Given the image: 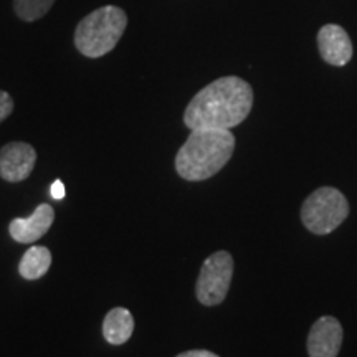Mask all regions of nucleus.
Instances as JSON below:
<instances>
[{"instance_id": "nucleus-2", "label": "nucleus", "mask_w": 357, "mask_h": 357, "mask_svg": "<svg viewBox=\"0 0 357 357\" xmlns=\"http://www.w3.org/2000/svg\"><path fill=\"white\" fill-rule=\"evenodd\" d=\"M234 149L230 129H194L176 155V171L185 181H205L225 167Z\"/></svg>"}, {"instance_id": "nucleus-7", "label": "nucleus", "mask_w": 357, "mask_h": 357, "mask_svg": "<svg viewBox=\"0 0 357 357\" xmlns=\"http://www.w3.org/2000/svg\"><path fill=\"white\" fill-rule=\"evenodd\" d=\"M342 326L333 316H323L312 324L307 336L310 357H337L342 344Z\"/></svg>"}, {"instance_id": "nucleus-13", "label": "nucleus", "mask_w": 357, "mask_h": 357, "mask_svg": "<svg viewBox=\"0 0 357 357\" xmlns=\"http://www.w3.org/2000/svg\"><path fill=\"white\" fill-rule=\"evenodd\" d=\"M13 111V100L7 91L0 89V123L6 121Z\"/></svg>"}, {"instance_id": "nucleus-8", "label": "nucleus", "mask_w": 357, "mask_h": 357, "mask_svg": "<svg viewBox=\"0 0 357 357\" xmlns=\"http://www.w3.org/2000/svg\"><path fill=\"white\" fill-rule=\"evenodd\" d=\"M318 48L326 63L344 66L352 58V42L349 33L342 26L328 24L318 32Z\"/></svg>"}, {"instance_id": "nucleus-4", "label": "nucleus", "mask_w": 357, "mask_h": 357, "mask_svg": "<svg viewBox=\"0 0 357 357\" xmlns=\"http://www.w3.org/2000/svg\"><path fill=\"white\" fill-rule=\"evenodd\" d=\"M349 213V204L334 187H321L305 200L301 220L316 235H328L341 225Z\"/></svg>"}, {"instance_id": "nucleus-11", "label": "nucleus", "mask_w": 357, "mask_h": 357, "mask_svg": "<svg viewBox=\"0 0 357 357\" xmlns=\"http://www.w3.org/2000/svg\"><path fill=\"white\" fill-rule=\"evenodd\" d=\"M52 266V252L47 247H32L22 257L19 263V273L25 280H38L50 270Z\"/></svg>"}, {"instance_id": "nucleus-12", "label": "nucleus", "mask_w": 357, "mask_h": 357, "mask_svg": "<svg viewBox=\"0 0 357 357\" xmlns=\"http://www.w3.org/2000/svg\"><path fill=\"white\" fill-rule=\"evenodd\" d=\"M55 0H13V10L24 22H35L42 19L53 7Z\"/></svg>"}, {"instance_id": "nucleus-9", "label": "nucleus", "mask_w": 357, "mask_h": 357, "mask_svg": "<svg viewBox=\"0 0 357 357\" xmlns=\"http://www.w3.org/2000/svg\"><path fill=\"white\" fill-rule=\"evenodd\" d=\"M55 211L50 204H42L26 218H13L8 225V234L17 243H33L52 229Z\"/></svg>"}, {"instance_id": "nucleus-3", "label": "nucleus", "mask_w": 357, "mask_h": 357, "mask_svg": "<svg viewBox=\"0 0 357 357\" xmlns=\"http://www.w3.org/2000/svg\"><path fill=\"white\" fill-rule=\"evenodd\" d=\"M128 15L123 8L105 6L88 13L75 29V47L88 58L109 53L126 32Z\"/></svg>"}, {"instance_id": "nucleus-5", "label": "nucleus", "mask_w": 357, "mask_h": 357, "mask_svg": "<svg viewBox=\"0 0 357 357\" xmlns=\"http://www.w3.org/2000/svg\"><path fill=\"white\" fill-rule=\"evenodd\" d=\"M231 276H234V258L229 252H215L204 261L197 287V300L204 306H217L227 298Z\"/></svg>"}, {"instance_id": "nucleus-1", "label": "nucleus", "mask_w": 357, "mask_h": 357, "mask_svg": "<svg viewBox=\"0 0 357 357\" xmlns=\"http://www.w3.org/2000/svg\"><path fill=\"white\" fill-rule=\"evenodd\" d=\"M253 106V89L238 77L218 78L192 98L184 113L185 126L230 129L247 119Z\"/></svg>"}, {"instance_id": "nucleus-15", "label": "nucleus", "mask_w": 357, "mask_h": 357, "mask_svg": "<svg viewBox=\"0 0 357 357\" xmlns=\"http://www.w3.org/2000/svg\"><path fill=\"white\" fill-rule=\"evenodd\" d=\"M177 357H220L217 354H213L211 351H205V349H195V351H185L182 354H178Z\"/></svg>"}, {"instance_id": "nucleus-6", "label": "nucleus", "mask_w": 357, "mask_h": 357, "mask_svg": "<svg viewBox=\"0 0 357 357\" xmlns=\"http://www.w3.org/2000/svg\"><path fill=\"white\" fill-rule=\"evenodd\" d=\"M37 162V151L26 142H8L0 149V177L7 182H22Z\"/></svg>"}, {"instance_id": "nucleus-14", "label": "nucleus", "mask_w": 357, "mask_h": 357, "mask_svg": "<svg viewBox=\"0 0 357 357\" xmlns=\"http://www.w3.org/2000/svg\"><path fill=\"white\" fill-rule=\"evenodd\" d=\"M50 192H52V197L55 199V200L65 199L66 189H65L63 182H61V181H55V182H53L52 187H50Z\"/></svg>"}, {"instance_id": "nucleus-10", "label": "nucleus", "mask_w": 357, "mask_h": 357, "mask_svg": "<svg viewBox=\"0 0 357 357\" xmlns=\"http://www.w3.org/2000/svg\"><path fill=\"white\" fill-rule=\"evenodd\" d=\"M134 333V318L126 307H113L102 321V336L113 346H121Z\"/></svg>"}]
</instances>
